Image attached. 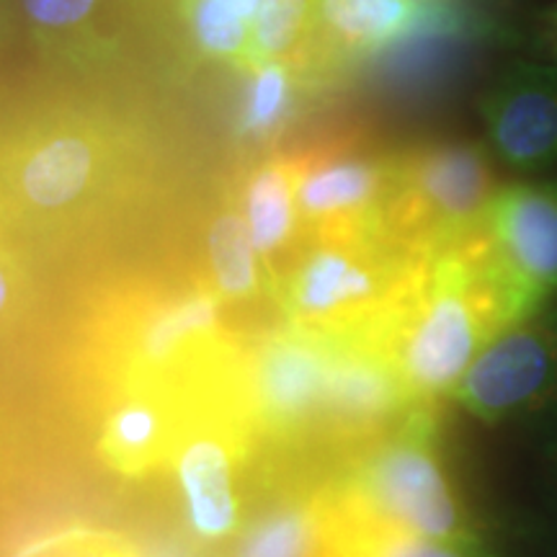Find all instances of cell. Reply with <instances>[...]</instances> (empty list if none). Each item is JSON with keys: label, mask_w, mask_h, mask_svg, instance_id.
Instances as JSON below:
<instances>
[{"label": "cell", "mask_w": 557, "mask_h": 557, "mask_svg": "<svg viewBox=\"0 0 557 557\" xmlns=\"http://www.w3.org/2000/svg\"><path fill=\"white\" fill-rule=\"evenodd\" d=\"M475 230L421 253L393 308L364 336L385 354L416 406L451 400L478 354L517 323Z\"/></svg>", "instance_id": "obj_1"}, {"label": "cell", "mask_w": 557, "mask_h": 557, "mask_svg": "<svg viewBox=\"0 0 557 557\" xmlns=\"http://www.w3.org/2000/svg\"><path fill=\"white\" fill-rule=\"evenodd\" d=\"M205 276L171 287L124 292L96 318L86 385L96 395L114 385H156L194 393L243 357Z\"/></svg>", "instance_id": "obj_2"}, {"label": "cell", "mask_w": 557, "mask_h": 557, "mask_svg": "<svg viewBox=\"0 0 557 557\" xmlns=\"http://www.w3.org/2000/svg\"><path fill=\"white\" fill-rule=\"evenodd\" d=\"M329 491L351 517L500 557L485 521L451 478L436 406H413L393 429L346 455Z\"/></svg>", "instance_id": "obj_3"}, {"label": "cell", "mask_w": 557, "mask_h": 557, "mask_svg": "<svg viewBox=\"0 0 557 557\" xmlns=\"http://www.w3.org/2000/svg\"><path fill=\"white\" fill-rule=\"evenodd\" d=\"M418 259V250L387 230L305 233L271 297L287 325L329 338H364L393 308Z\"/></svg>", "instance_id": "obj_4"}, {"label": "cell", "mask_w": 557, "mask_h": 557, "mask_svg": "<svg viewBox=\"0 0 557 557\" xmlns=\"http://www.w3.org/2000/svg\"><path fill=\"white\" fill-rule=\"evenodd\" d=\"M243 369L246 351L230 372L194 389L171 451L181 521L197 547L225 545L246 527V480L261 444Z\"/></svg>", "instance_id": "obj_5"}, {"label": "cell", "mask_w": 557, "mask_h": 557, "mask_svg": "<svg viewBox=\"0 0 557 557\" xmlns=\"http://www.w3.org/2000/svg\"><path fill=\"white\" fill-rule=\"evenodd\" d=\"M132 169L127 132L83 109L34 124L9 160L11 189L26 212L73 227L120 197Z\"/></svg>", "instance_id": "obj_6"}, {"label": "cell", "mask_w": 557, "mask_h": 557, "mask_svg": "<svg viewBox=\"0 0 557 557\" xmlns=\"http://www.w3.org/2000/svg\"><path fill=\"white\" fill-rule=\"evenodd\" d=\"M496 191L491 158L480 145H423L395 156L385 230L418 253L447 246L480 225Z\"/></svg>", "instance_id": "obj_7"}, {"label": "cell", "mask_w": 557, "mask_h": 557, "mask_svg": "<svg viewBox=\"0 0 557 557\" xmlns=\"http://www.w3.org/2000/svg\"><path fill=\"white\" fill-rule=\"evenodd\" d=\"M336 341L284 325L246 346V403L259 444L276 451L318 438Z\"/></svg>", "instance_id": "obj_8"}, {"label": "cell", "mask_w": 557, "mask_h": 557, "mask_svg": "<svg viewBox=\"0 0 557 557\" xmlns=\"http://www.w3.org/2000/svg\"><path fill=\"white\" fill-rule=\"evenodd\" d=\"M475 235L517 323L545 310L557 295V181L498 189Z\"/></svg>", "instance_id": "obj_9"}, {"label": "cell", "mask_w": 557, "mask_h": 557, "mask_svg": "<svg viewBox=\"0 0 557 557\" xmlns=\"http://www.w3.org/2000/svg\"><path fill=\"white\" fill-rule=\"evenodd\" d=\"M451 400L487 426L557 403V310L545 308L500 331L459 380Z\"/></svg>", "instance_id": "obj_10"}, {"label": "cell", "mask_w": 557, "mask_h": 557, "mask_svg": "<svg viewBox=\"0 0 557 557\" xmlns=\"http://www.w3.org/2000/svg\"><path fill=\"white\" fill-rule=\"evenodd\" d=\"M451 26L455 16L442 0H315L308 39L297 52L318 70H344L410 39L444 37Z\"/></svg>", "instance_id": "obj_11"}, {"label": "cell", "mask_w": 557, "mask_h": 557, "mask_svg": "<svg viewBox=\"0 0 557 557\" xmlns=\"http://www.w3.org/2000/svg\"><path fill=\"white\" fill-rule=\"evenodd\" d=\"M297 160V207L305 233L385 230L395 156L336 143Z\"/></svg>", "instance_id": "obj_12"}, {"label": "cell", "mask_w": 557, "mask_h": 557, "mask_svg": "<svg viewBox=\"0 0 557 557\" xmlns=\"http://www.w3.org/2000/svg\"><path fill=\"white\" fill-rule=\"evenodd\" d=\"M333 341L320 444L351 455L393 429L416 403L377 346L367 338Z\"/></svg>", "instance_id": "obj_13"}, {"label": "cell", "mask_w": 557, "mask_h": 557, "mask_svg": "<svg viewBox=\"0 0 557 557\" xmlns=\"http://www.w3.org/2000/svg\"><path fill=\"white\" fill-rule=\"evenodd\" d=\"M189 395L156 385H114L90 395L96 455L122 478L143 480L165 472Z\"/></svg>", "instance_id": "obj_14"}, {"label": "cell", "mask_w": 557, "mask_h": 557, "mask_svg": "<svg viewBox=\"0 0 557 557\" xmlns=\"http://www.w3.org/2000/svg\"><path fill=\"white\" fill-rule=\"evenodd\" d=\"M487 143L517 171L557 163V65L517 62L483 99Z\"/></svg>", "instance_id": "obj_15"}, {"label": "cell", "mask_w": 557, "mask_h": 557, "mask_svg": "<svg viewBox=\"0 0 557 557\" xmlns=\"http://www.w3.org/2000/svg\"><path fill=\"white\" fill-rule=\"evenodd\" d=\"M238 207L267 267L269 287L274 289L278 274L305 238L297 207V160L276 156L256 163L243 178Z\"/></svg>", "instance_id": "obj_16"}, {"label": "cell", "mask_w": 557, "mask_h": 557, "mask_svg": "<svg viewBox=\"0 0 557 557\" xmlns=\"http://www.w3.org/2000/svg\"><path fill=\"white\" fill-rule=\"evenodd\" d=\"M329 483H292L243 527L233 557H323Z\"/></svg>", "instance_id": "obj_17"}, {"label": "cell", "mask_w": 557, "mask_h": 557, "mask_svg": "<svg viewBox=\"0 0 557 557\" xmlns=\"http://www.w3.org/2000/svg\"><path fill=\"white\" fill-rule=\"evenodd\" d=\"M227 308H238L271 295L269 274L240 207L225 199L209 214L205 230V274Z\"/></svg>", "instance_id": "obj_18"}, {"label": "cell", "mask_w": 557, "mask_h": 557, "mask_svg": "<svg viewBox=\"0 0 557 557\" xmlns=\"http://www.w3.org/2000/svg\"><path fill=\"white\" fill-rule=\"evenodd\" d=\"M323 557H493L351 517L331 500Z\"/></svg>", "instance_id": "obj_19"}, {"label": "cell", "mask_w": 557, "mask_h": 557, "mask_svg": "<svg viewBox=\"0 0 557 557\" xmlns=\"http://www.w3.org/2000/svg\"><path fill=\"white\" fill-rule=\"evenodd\" d=\"M243 103L240 132L250 139H263L287 122L295 101V73L289 60L256 62Z\"/></svg>", "instance_id": "obj_20"}, {"label": "cell", "mask_w": 557, "mask_h": 557, "mask_svg": "<svg viewBox=\"0 0 557 557\" xmlns=\"http://www.w3.org/2000/svg\"><path fill=\"white\" fill-rule=\"evenodd\" d=\"M312 11L315 0H261L253 21L250 65L263 60H289L308 39Z\"/></svg>", "instance_id": "obj_21"}, {"label": "cell", "mask_w": 557, "mask_h": 557, "mask_svg": "<svg viewBox=\"0 0 557 557\" xmlns=\"http://www.w3.org/2000/svg\"><path fill=\"white\" fill-rule=\"evenodd\" d=\"M18 13L39 39L73 45L90 29L103 0H16Z\"/></svg>", "instance_id": "obj_22"}, {"label": "cell", "mask_w": 557, "mask_h": 557, "mask_svg": "<svg viewBox=\"0 0 557 557\" xmlns=\"http://www.w3.org/2000/svg\"><path fill=\"white\" fill-rule=\"evenodd\" d=\"M16 16H18L16 0H0V47L9 45V39L13 37Z\"/></svg>", "instance_id": "obj_23"}, {"label": "cell", "mask_w": 557, "mask_h": 557, "mask_svg": "<svg viewBox=\"0 0 557 557\" xmlns=\"http://www.w3.org/2000/svg\"><path fill=\"white\" fill-rule=\"evenodd\" d=\"M13 295H16V284H13L11 267L0 263V315L11 308Z\"/></svg>", "instance_id": "obj_24"}, {"label": "cell", "mask_w": 557, "mask_h": 557, "mask_svg": "<svg viewBox=\"0 0 557 557\" xmlns=\"http://www.w3.org/2000/svg\"><path fill=\"white\" fill-rule=\"evenodd\" d=\"M549 24H553V34H555V41H557V11L553 13V18H549Z\"/></svg>", "instance_id": "obj_25"}]
</instances>
